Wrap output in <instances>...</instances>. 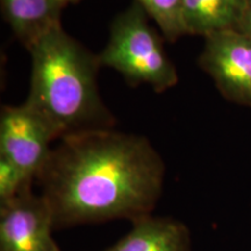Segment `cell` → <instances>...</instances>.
Returning <instances> with one entry per match:
<instances>
[{"label":"cell","instance_id":"cell-8","mask_svg":"<svg viewBox=\"0 0 251 251\" xmlns=\"http://www.w3.org/2000/svg\"><path fill=\"white\" fill-rule=\"evenodd\" d=\"M2 17L21 43L29 49L40 37L61 26L62 0H0Z\"/></svg>","mask_w":251,"mask_h":251},{"label":"cell","instance_id":"cell-11","mask_svg":"<svg viewBox=\"0 0 251 251\" xmlns=\"http://www.w3.org/2000/svg\"><path fill=\"white\" fill-rule=\"evenodd\" d=\"M33 183L18 166L0 156V207L13 201L25 190L31 187Z\"/></svg>","mask_w":251,"mask_h":251},{"label":"cell","instance_id":"cell-2","mask_svg":"<svg viewBox=\"0 0 251 251\" xmlns=\"http://www.w3.org/2000/svg\"><path fill=\"white\" fill-rule=\"evenodd\" d=\"M31 57L26 103L42 118L54 140L84 131L112 129L115 119L99 93L98 55L61 26L28 49Z\"/></svg>","mask_w":251,"mask_h":251},{"label":"cell","instance_id":"cell-7","mask_svg":"<svg viewBox=\"0 0 251 251\" xmlns=\"http://www.w3.org/2000/svg\"><path fill=\"white\" fill-rule=\"evenodd\" d=\"M129 233L102 251H192L187 226L169 216H143L131 222Z\"/></svg>","mask_w":251,"mask_h":251},{"label":"cell","instance_id":"cell-3","mask_svg":"<svg viewBox=\"0 0 251 251\" xmlns=\"http://www.w3.org/2000/svg\"><path fill=\"white\" fill-rule=\"evenodd\" d=\"M148 18L136 1L119 13L112 21L107 45L98 58L101 67L114 69L133 86L148 84L157 92H164L179 78Z\"/></svg>","mask_w":251,"mask_h":251},{"label":"cell","instance_id":"cell-9","mask_svg":"<svg viewBox=\"0 0 251 251\" xmlns=\"http://www.w3.org/2000/svg\"><path fill=\"white\" fill-rule=\"evenodd\" d=\"M247 0H184L183 19L186 35L206 39L213 34L236 29Z\"/></svg>","mask_w":251,"mask_h":251},{"label":"cell","instance_id":"cell-4","mask_svg":"<svg viewBox=\"0 0 251 251\" xmlns=\"http://www.w3.org/2000/svg\"><path fill=\"white\" fill-rule=\"evenodd\" d=\"M199 65L229 101L251 107V40L237 29L206 37Z\"/></svg>","mask_w":251,"mask_h":251},{"label":"cell","instance_id":"cell-12","mask_svg":"<svg viewBox=\"0 0 251 251\" xmlns=\"http://www.w3.org/2000/svg\"><path fill=\"white\" fill-rule=\"evenodd\" d=\"M236 29L251 40V0H247L246 9Z\"/></svg>","mask_w":251,"mask_h":251},{"label":"cell","instance_id":"cell-5","mask_svg":"<svg viewBox=\"0 0 251 251\" xmlns=\"http://www.w3.org/2000/svg\"><path fill=\"white\" fill-rule=\"evenodd\" d=\"M52 141L55 140L48 126L26 102L2 107L0 156L18 166L29 180H36L46 165Z\"/></svg>","mask_w":251,"mask_h":251},{"label":"cell","instance_id":"cell-6","mask_svg":"<svg viewBox=\"0 0 251 251\" xmlns=\"http://www.w3.org/2000/svg\"><path fill=\"white\" fill-rule=\"evenodd\" d=\"M54 231L48 202L31 187L0 207V251H61Z\"/></svg>","mask_w":251,"mask_h":251},{"label":"cell","instance_id":"cell-1","mask_svg":"<svg viewBox=\"0 0 251 251\" xmlns=\"http://www.w3.org/2000/svg\"><path fill=\"white\" fill-rule=\"evenodd\" d=\"M165 164L144 136L112 129L59 140L37 176L55 230L152 214Z\"/></svg>","mask_w":251,"mask_h":251},{"label":"cell","instance_id":"cell-10","mask_svg":"<svg viewBox=\"0 0 251 251\" xmlns=\"http://www.w3.org/2000/svg\"><path fill=\"white\" fill-rule=\"evenodd\" d=\"M155 21L163 36L170 42L186 35L183 19L184 0H135Z\"/></svg>","mask_w":251,"mask_h":251},{"label":"cell","instance_id":"cell-13","mask_svg":"<svg viewBox=\"0 0 251 251\" xmlns=\"http://www.w3.org/2000/svg\"><path fill=\"white\" fill-rule=\"evenodd\" d=\"M78 1H79V0H62V2L65 6L69 5V4H75V2H78Z\"/></svg>","mask_w":251,"mask_h":251}]
</instances>
